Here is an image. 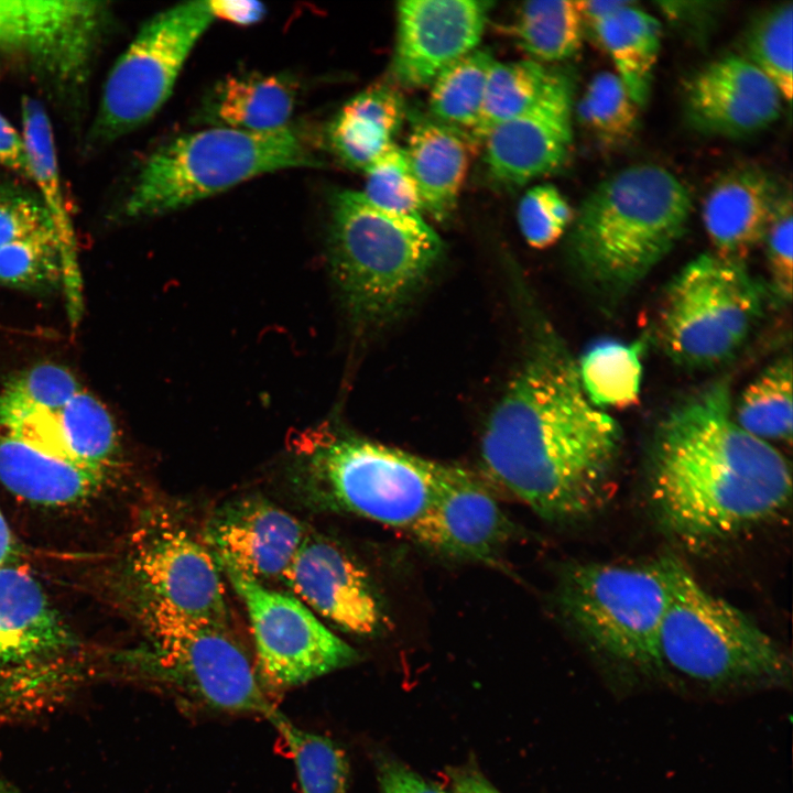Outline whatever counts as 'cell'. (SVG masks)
I'll return each instance as SVG.
<instances>
[{"instance_id":"f546056e","label":"cell","mask_w":793,"mask_h":793,"mask_svg":"<svg viewBox=\"0 0 793 793\" xmlns=\"http://www.w3.org/2000/svg\"><path fill=\"white\" fill-rule=\"evenodd\" d=\"M583 20L576 1H528L509 26L515 44L539 63L572 57L580 47Z\"/></svg>"},{"instance_id":"ac0fdd59","label":"cell","mask_w":793,"mask_h":793,"mask_svg":"<svg viewBox=\"0 0 793 793\" xmlns=\"http://www.w3.org/2000/svg\"><path fill=\"white\" fill-rule=\"evenodd\" d=\"M488 1L409 0L398 3L392 73L405 87L431 84L447 66L476 50Z\"/></svg>"},{"instance_id":"603a6c76","label":"cell","mask_w":793,"mask_h":793,"mask_svg":"<svg viewBox=\"0 0 793 793\" xmlns=\"http://www.w3.org/2000/svg\"><path fill=\"white\" fill-rule=\"evenodd\" d=\"M474 145L466 134L432 117L412 116L403 149L419 186L423 210L435 220L443 221L454 211Z\"/></svg>"},{"instance_id":"c3c4849f","label":"cell","mask_w":793,"mask_h":793,"mask_svg":"<svg viewBox=\"0 0 793 793\" xmlns=\"http://www.w3.org/2000/svg\"><path fill=\"white\" fill-rule=\"evenodd\" d=\"M15 543L10 525L0 509V568L17 562Z\"/></svg>"},{"instance_id":"5b68a950","label":"cell","mask_w":793,"mask_h":793,"mask_svg":"<svg viewBox=\"0 0 793 793\" xmlns=\"http://www.w3.org/2000/svg\"><path fill=\"white\" fill-rule=\"evenodd\" d=\"M135 607L144 641L126 661L142 682L196 713L268 719L278 710L228 627L160 604L135 601Z\"/></svg>"},{"instance_id":"ee69618b","label":"cell","mask_w":793,"mask_h":793,"mask_svg":"<svg viewBox=\"0 0 793 793\" xmlns=\"http://www.w3.org/2000/svg\"><path fill=\"white\" fill-rule=\"evenodd\" d=\"M210 12L219 18L238 25H251L261 21L267 12L264 4L258 1H208Z\"/></svg>"},{"instance_id":"d6a6232c","label":"cell","mask_w":793,"mask_h":793,"mask_svg":"<svg viewBox=\"0 0 793 793\" xmlns=\"http://www.w3.org/2000/svg\"><path fill=\"white\" fill-rule=\"evenodd\" d=\"M751 435L770 441L791 442L793 433L792 361L783 357L743 390L734 415Z\"/></svg>"},{"instance_id":"74e56055","label":"cell","mask_w":793,"mask_h":793,"mask_svg":"<svg viewBox=\"0 0 793 793\" xmlns=\"http://www.w3.org/2000/svg\"><path fill=\"white\" fill-rule=\"evenodd\" d=\"M792 30L793 4L782 2L760 13L746 37V58L773 82L787 102L793 94Z\"/></svg>"},{"instance_id":"bcb514c9","label":"cell","mask_w":793,"mask_h":793,"mask_svg":"<svg viewBox=\"0 0 793 793\" xmlns=\"http://www.w3.org/2000/svg\"><path fill=\"white\" fill-rule=\"evenodd\" d=\"M450 778L453 793H501L474 769H457Z\"/></svg>"},{"instance_id":"83f0119b","label":"cell","mask_w":793,"mask_h":793,"mask_svg":"<svg viewBox=\"0 0 793 793\" xmlns=\"http://www.w3.org/2000/svg\"><path fill=\"white\" fill-rule=\"evenodd\" d=\"M593 30L631 99L639 108L643 107L661 47L660 22L630 1Z\"/></svg>"},{"instance_id":"4316f807","label":"cell","mask_w":793,"mask_h":793,"mask_svg":"<svg viewBox=\"0 0 793 793\" xmlns=\"http://www.w3.org/2000/svg\"><path fill=\"white\" fill-rule=\"evenodd\" d=\"M20 109L28 176L34 181L58 233L65 262L64 287L70 302H77L80 291L75 233L62 189L51 120L43 105L32 97H22Z\"/></svg>"},{"instance_id":"277c9868","label":"cell","mask_w":793,"mask_h":793,"mask_svg":"<svg viewBox=\"0 0 793 793\" xmlns=\"http://www.w3.org/2000/svg\"><path fill=\"white\" fill-rule=\"evenodd\" d=\"M442 250L439 236L420 215L383 209L355 191H341L330 202V272L345 307L359 323L395 315Z\"/></svg>"},{"instance_id":"d590c367","label":"cell","mask_w":793,"mask_h":793,"mask_svg":"<svg viewBox=\"0 0 793 793\" xmlns=\"http://www.w3.org/2000/svg\"><path fill=\"white\" fill-rule=\"evenodd\" d=\"M65 262L55 228H47L0 248V285L19 291L64 286Z\"/></svg>"},{"instance_id":"d6986e66","label":"cell","mask_w":793,"mask_h":793,"mask_svg":"<svg viewBox=\"0 0 793 793\" xmlns=\"http://www.w3.org/2000/svg\"><path fill=\"white\" fill-rule=\"evenodd\" d=\"M314 613L357 636L384 627L380 599L362 567L334 542L306 537L281 576Z\"/></svg>"},{"instance_id":"7402d4cb","label":"cell","mask_w":793,"mask_h":793,"mask_svg":"<svg viewBox=\"0 0 793 793\" xmlns=\"http://www.w3.org/2000/svg\"><path fill=\"white\" fill-rule=\"evenodd\" d=\"M783 192L772 176L758 167H737L719 176L702 206L714 253L742 263L762 242Z\"/></svg>"},{"instance_id":"ba28073f","label":"cell","mask_w":793,"mask_h":793,"mask_svg":"<svg viewBox=\"0 0 793 793\" xmlns=\"http://www.w3.org/2000/svg\"><path fill=\"white\" fill-rule=\"evenodd\" d=\"M659 563L669 591L660 633L664 665L714 685L776 684L789 676L786 654L746 613L706 589L677 557Z\"/></svg>"},{"instance_id":"60d3db41","label":"cell","mask_w":793,"mask_h":793,"mask_svg":"<svg viewBox=\"0 0 793 793\" xmlns=\"http://www.w3.org/2000/svg\"><path fill=\"white\" fill-rule=\"evenodd\" d=\"M762 242L774 291L782 300L790 301L793 272V209L790 189L783 192Z\"/></svg>"},{"instance_id":"6da1fadb","label":"cell","mask_w":793,"mask_h":793,"mask_svg":"<svg viewBox=\"0 0 793 793\" xmlns=\"http://www.w3.org/2000/svg\"><path fill=\"white\" fill-rule=\"evenodd\" d=\"M577 366L550 348L510 382L481 439L486 474L550 521L579 520L608 497L622 432L586 397Z\"/></svg>"},{"instance_id":"f1b7e54d","label":"cell","mask_w":793,"mask_h":793,"mask_svg":"<svg viewBox=\"0 0 793 793\" xmlns=\"http://www.w3.org/2000/svg\"><path fill=\"white\" fill-rule=\"evenodd\" d=\"M46 408L69 457L107 477L118 461L120 439L105 404L83 387L65 403Z\"/></svg>"},{"instance_id":"9c48e42d","label":"cell","mask_w":793,"mask_h":793,"mask_svg":"<svg viewBox=\"0 0 793 793\" xmlns=\"http://www.w3.org/2000/svg\"><path fill=\"white\" fill-rule=\"evenodd\" d=\"M667 600L659 561L573 565L560 588L564 616L594 649L643 671L664 667L660 633Z\"/></svg>"},{"instance_id":"5bb4252c","label":"cell","mask_w":793,"mask_h":793,"mask_svg":"<svg viewBox=\"0 0 793 793\" xmlns=\"http://www.w3.org/2000/svg\"><path fill=\"white\" fill-rule=\"evenodd\" d=\"M106 2L0 0V53L59 88L83 85L106 31Z\"/></svg>"},{"instance_id":"7dc6e473","label":"cell","mask_w":793,"mask_h":793,"mask_svg":"<svg viewBox=\"0 0 793 793\" xmlns=\"http://www.w3.org/2000/svg\"><path fill=\"white\" fill-rule=\"evenodd\" d=\"M630 1H576L583 23L591 29Z\"/></svg>"},{"instance_id":"8fae6325","label":"cell","mask_w":793,"mask_h":793,"mask_svg":"<svg viewBox=\"0 0 793 793\" xmlns=\"http://www.w3.org/2000/svg\"><path fill=\"white\" fill-rule=\"evenodd\" d=\"M213 20L208 1L184 2L149 19L107 76L90 141H115L145 124L171 96Z\"/></svg>"},{"instance_id":"b9f144b4","label":"cell","mask_w":793,"mask_h":793,"mask_svg":"<svg viewBox=\"0 0 793 793\" xmlns=\"http://www.w3.org/2000/svg\"><path fill=\"white\" fill-rule=\"evenodd\" d=\"M47 228L55 226L39 196L15 186H0V248Z\"/></svg>"},{"instance_id":"9a60e30c","label":"cell","mask_w":793,"mask_h":793,"mask_svg":"<svg viewBox=\"0 0 793 793\" xmlns=\"http://www.w3.org/2000/svg\"><path fill=\"white\" fill-rule=\"evenodd\" d=\"M574 80L560 70L523 112L484 139L485 164L504 185H523L558 169L573 142Z\"/></svg>"},{"instance_id":"d4e9b609","label":"cell","mask_w":793,"mask_h":793,"mask_svg":"<svg viewBox=\"0 0 793 793\" xmlns=\"http://www.w3.org/2000/svg\"><path fill=\"white\" fill-rule=\"evenodd\" d=\"M297 95L298 83L287 74L230 75L209 90L198 115L213 127L271 132L290 124Z\"/></svg>"},{"instance_id":"8d00e7d4","label":"cell","mask_w":793,"mask_h":793,"mask_svg":"<svg viewBox=\"0 0 793 793\" xmlns=\"http://www.w3.org/2000/svg\"><path fill=\"white\" fill-rule=\"evenodd\" d=\"M639 107L620 78L611 72L597 73L574 105L579 123L605 144L628 141L639 123Z\"/></svg>"},{"instance_id":"8992f818","label":"cell","mask_w":793,"mask_h":793,"mask_svg":"<svg viewBox=\"0 0 793 793\" xmlns=\"http://www.w3.org/2000/svg\"><path fill=\"white\" fill-rule=\"evenodd\" d=\"M322 164L302 126L290 123L271 132L213 127L177 137L153 152L122 213L132 219L157 216L264 173Z\"/></svg>"},{"instance_id":"7a4b0ae2","label":"cell","mask_w":793,"mask_h":793,"mask_svg":"<svg viewBox=\"0 0 793 793\" xmlns=\"http://www.w3.org/2000/svg\"><path fill=\"white\" fill-rule=\"evenodd\" d=\"M650 467L649 490L659 519L694 544L759 525L791 499L787 460L737 424L724 383L666 415L655 433Z\"/></svg>"},{"instance_id":"3957f363","label":"cell","mask_w":793,"mask_h":793,"mask_svg":"<svg viewBox=\"0 0 793 793\" xmlns=\"http://www.w3.org/2000/svg\"><path fill=\"white\" fill-rule=\"evenodd\" d=\"M692 208L691 193L672 172L652 163L630 165L583 200L573 220V254L593 282L623 291L676 245Z\"/></svg>"},{"instance_id":"7bdbcfd3","label":"cell","mask_w":793,"mask_h":793,"mask_svg":"<svg viewBox=\"0 0 793 793\" xmlns=\"http://www.w3.org/2000/svg\"><path fill=\"white\" fill-rule=\"evenodd\" d=\"M380 793H448L403 763L383 759L379 764Z\"/></svg>"},{"instance_id":"44dd1931","label":"cell","mask_w":793,"mask_h":793,"mask_svg":"<svg viewBox=\"0 0 793 793\" xmlns=\"http://www.w3.org/2000/svg\"><path fill=\"white\" fill-rule=\"evenodd\" d=\"M76 645L35 576L17 562L0 568V674L55 665Z\"/></svg>"},{"instance_id":"52a82bcc","label":"cell","mask_w":793,"mask_h":793,"mask_svg":"<svg viewBox=\"0 0 793 793\" xmlns=\"http://www.w3.org/2000/svg\"><path fill=\"white\" fill-rule=\"evenodd\" d=\"M446 468L358 437H322L297 448L295 478L321 509L409 530L433 501Z\"/></svg>"},{"instance_id":"1f68e13d","label":"cell","mask_w":793,"mask_h":793,"mask_svg":"<svg viewBox=\"0 0 793 793\" xmlns=\"http://www.w3.org/2000/svg\"><path fill=\"white\" fill-rule=\"evenodd\" d=\"M495 62L487 51L474 50L443 69L431 83L430 117L471 140Z\"/></svg>"},{"instance_id":"f35d334b","label":"cell","mask_w":793,"mask_h":793,"mask_svg":"<svg viewBox=\"0 0 793 793\" xmlns=\"http://www.w3.org/2000/svg\"><path fill=\"white\" fill-rule=\"evenodd\" d=\"M365 172L362 194L372 204L393 213L421 216L419 186L403 148L392 144Z\"/></svg>"},{"instance_id":"681fc988","label":"cell","mask_w":793,"mask_h":793,"mask_svg":"<svg viewBox=\"0 0 793 793\" xmlns=\"http://www.w3.org/2000/svg\"><path fill=\"white\" fill-rule=\"evenodd\" d=\"M0 793H9V791L0 785Z\"/></svg>"},{"instance_id":"7c38bea8","label":"cell","mask_w":793,"mask_h":793,"mask_svg":"<svg viewBox=\"0 0 793 793\" xmlns=\"http://www.w3.org/2000/svg\"><path fill=\"white\" fill-rule=\"evenodd\" d=\"M127 568L135 601L166 606L187 617L228 627L220 567L203 542L170 510H148L134 526Z\"/></svg>"},{"instance_id":"4dcf8cb0","label":"cell","mask_w":793,"mask_h":793,"mask_svg":"<svg viewBox=\"0 0 793 793\" xmlns=\"http://www.w3.org/2000/svg\"><path fill=\"white\" fill-rule=\"evenodd\" d=\"M643 343L605 340L593 345L577 368L582 388L597 408L624 409L640 394Z\"/></svg>"},{"instance_id":"30bf717a","label":"cell","mask_w":793,"mask_h":793,"mask_svg":"<svg viewBox=\"0 0 793 793\" xmlns=\"http://www.w3.org/2000/svg\"><path fill=\"white\" fill-rule=\"evenodd\" d=\"M761 307V291L743 263L705 253L671 282L661 308L660 337L678 363L714 366L740 348Z\"/></svg>"},{"instance_id":"ab89813d","label":"cell","mask_w":793,"mask_h":793,"mask_svg":"<svg viewBox=\"0 0 793 793\" xmlns=\"http://www.w3.org/2000/svg\"><path fill=\"white\" fill-rule=\"evenodd\" d=\"M573 220L571 205L554 185L533 186L520 199V230L533 248L543 249L554 245Z\"/></svg>"},{"instance_id":"cb8c5ba5","label":"cell","mask_w":793,"mask_h":793,"mask_svg":"<svg viewBox=\"0 0 793 793\" xmlns=\"http://www.w3.org/2000/svg\"><path fill=\"white\" fill-rule=\"evenodd\" d=\"M106 476L0 433V482L17 497L43 507L88 500Z\"/></svg>"},{"instance_id":"4fadbf2b","label":"cell","mask_w":793,"mask_h":793,"mask_svg":"<svg viewBox=\"0 0 793 793\" xmlns=\"http://www.w3.org/2000/svg\"><path fill=\"white\" fill-rule=\"evenodd\" d=\"M248 613L256 672L264 691L301 686L358 660L300 599L235 573L225 572Z\"/></svg>"},{"instance_id":"836d02e7","label":"cell","mask_w":793,"mask_h":793,"mask_svg":"<svg viewBox=\"0 0 793 793\" xmlns=\"http://www.w3.org/2000/svg\"><path fill=\"white\" fill-rule=\"evenodd\" d=\"M552 69L532 61L495 62L490 68L478 123L471 134L475 144L499 124L528 109L540 96Z\"/></svg>"},{"instance_id":"e0dca14e","label":"cell","mask_w":793,"mask_h":793,"mask_svg":"<svg viewBox=\"0 0 793 793\" xmlns=\"http://www.w3.org/2000/svg\"><path fill=\"white\" fill-rule=\"evenodd\" d=\"M203 536L224 573L262 583L281 578L307 537L294 515L258 496L222 503L208 518Z\"/></svg>"},{"instance_id":"e575fe53","label":"cell","mask_w":793,"mask_h":793,"mask_svg":"<svg viewBox=\"0 0 793 793\" xmlns=\"http://www.w3.org/2000/svg\"><path fill=\"white\" fill-rule=\"evenodd\" d=\"M268 720L290 749L302 793H348L349 763L340 746L297 727L279 710Z\"/></svg>"},{"instance_id":"f6af8a7d","label":"cell","mask_w":793,"mask_h":793,"mask_svg":"<svg viewBox=\"0 0 793 793\" xmlns=\"http://www.w3.org/2000/svg\"><path fill=\"white\" fill-rule=\"evenodd\" d=\"M0 165L28 176L21 133L0 113Z\"/></svg>"},{"instance_id":"2e32d148","label":"cell","mask_w":793,"mask_h":793,"mask_svg":"<svg viewBox=\"0 0 793 793\" xmlns=\"http://www.w3.org/2000/svg\"><path fill=\"white\" fill-rule=\"evenodd\" d=\"M408 531L439 556L487 562L507 543L512 525L480 477L447 464L433 501Z\"/></svg>"},{"instance_id":"ffe728a7","label":"cell","mask_w":793,"mask_h":793,"mask_svg":"<svg viewBox=\"0 0 793 793\" xmlns=\"http://www.w3.org/2000/svg\"><path fill=\"white\" fill-rule=\"evenodd\" d=\"M783 97L749 59L729 55L706 65L685 87L689 120L713 134L741 137L772 124Z\"/></svg>"},{"instance_id":"484cf974","label":"cell","mask_w":793,"mask_h":793,"mask_svg":"<svg viewBox=\"0 0 793 793\" xmlns=\"http://www.w3.org/2000/svg\"><path fill=\"white\" fill-rule=\"evenodd\" d=\"M405 116L397 89L374 84L350 98L329 122L326 138L335 155L366 171L393 143Z\"/></svg>"}]
</instances>
